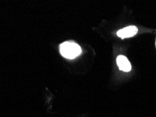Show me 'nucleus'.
<instances>
[{
  "instance_id": "obj_1",
  "label": "nucleus",
  "mask_w": 156,
  "mask_h": 117,
  "mask_svg": "<svg viewBox=\"0 0 156 117\" xmlns=\"http://www.w3.org/2000/svg\"><path fill=\"white\" fill-rule=\"evenodd\" d=\"M81 48L74 42H66L60 46L61 54L64 58L73 59L81 53Z\"/></svg>"
},
{
  "instance_id": "obj_2",
  "label": "nucleus",
  "mask_w": 156,
  "mask_h": 117,
  "mask_svg": "<svg viewBox=\"0 0 156 117\" xmlns=\"http://www.w3.org/2000/svg\"><path fill=\"white\" fill-rule=\"evenodd\" d=\"M138 29L136 26H128L125 28L120 29L118 32V36L122 39H125L127 37H131V36H134L137 33Z\"/></svg>"
},
{
  "instance_id": "obj_3",
  "label": "nucleus",
  "mask_w": 156,
  "mask_h": 117,
  "mask_svg": "<svg viewBox=\"0 0 156 117\" xmlns=\"http://www.w3.org/2000/svg\"><path fill=\"white\" fill-rule=\"evenodd\" d=\"M117 64L120 70L124 72H129L132 69V65L128 59L124 56H119L117 58Z\"/></svg>"
}]
</instances>
